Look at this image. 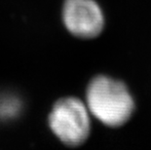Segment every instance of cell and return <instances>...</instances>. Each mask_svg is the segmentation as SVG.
<instances>
[{
	"instance_id": "cell-1",
	"label": "cell",
	"mask_w": 151,
	"mask_h": 150,
	"mask_svg": "<svg viewBox=\"0 0 151 150\" xmlns=\"http://www.w3.org/2000/svg\"><path fill=\"white\" fill-rule=\"evenodd\" d=\"M86 97L90 112L109 127L124 125L134 108L126 85L108 76L99 75L92 79Z\"/></svg>"
},
{
	"instance_id": "cell-2",
	"label": "cell",
	"mask_w": 151,
	"mask_h": 150,
	"mask_svg": "<svg viewBox=\"0 0 151 150\" xmlns=\"http://www.w3.org/2000/svg\"><path fill=\"white\" fill-rule=\"evenodd\" d=\"M49 124L55 135L69 146L85 142L91 130L88 110L76 98L58 100L49 116Z\"/></svg>"
},
{
	"instance_id": "cell-3",
	"label": "cell",
	"mask_w": 151,
	"mask_h": 150,
	"mask_svg": "<svg viewBox=\"0 0 151 150\" xmlns=\"http://www.w3.org/2000/svg\"><path fill=\"white\" fill-rule=\"evenodd\" d=\"M63 20L70 33L85 39L99 36L104 27V13L95 0H65Z\"/></svg>"
}]
</instances>
